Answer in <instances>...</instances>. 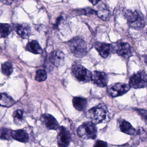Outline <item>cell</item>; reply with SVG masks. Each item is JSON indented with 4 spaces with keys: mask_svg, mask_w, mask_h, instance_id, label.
Masks as SVG:
<instances>
[{
    "mask_svg": "<svg viewBox=\"0 0 147 147\" xmlns=\"http://www.w3.org/2000/svg\"><path fill=\"white\" fill-rule=\"evenodd\" d=\"M124 15L131 28L141 30L145 26L144 17L139 11L128 9L124 11Z\"/></svg>",
    "mask_w": 147,
    "mask_h": 147,
    "instance_id": "obj_1",
    "label": "cell"
},
{
    "mask_svg": "<svg viewBox=\"0 0 147 147\" xmlns=\"http://www.w3.org/2000/svg\"><path fill=\"white\" fill-rule=\"evenodd\" d=\"M68 45L70 51L76 57L82 58L86 55V44L82 38H74L69 41Z\"/></svg>",
    "mask_w": 147,
    "mask_h": 147,
    "instance_id": "obj_2",
    "label": "cell"
},
{
    "mask_svg": "<svg viewBox=\"0 0 147 147\" xmlns=\"http://www.w3.org/2000/svg\"><path fill=\"white\" fill-rule=\"evenodd\" d=\"M107 110L104 105H100L91 108L86 113V117L94 123H99L103 122L106 117Z\"/></svg>",
    "mask_w": 147,
    "mask_h": 147,
    "instance_id": "obj_3",
    "label": "cell"
},
{
    "mask_svg": "<svg viewBox=\"0 0 147 147\" xmlns=\"http://www.w3.org/2000/svg\"><path fill=\"white\" fill-rule=\"evenodd\" d=\"M78 136L85 139H94L97 136V129L92 122H85L78 128Z\"/></svg>",
    "mask_w": 147,
    "mask_h": 147,
    "instance_id": "obj_4",
    "label": "cell"
},
{
    "mask_svg": "<svg viewBox=\"0 0 147 147\" xmlns=\"http://www.w3.org/2000/svg\"><path fill=\"white\" fill-rule=\"evenodd\" d=\"M72 74L80 82H89L92 80V73L80 64H75L72 67Z\"/></svg>",
    "mask_w": 147,
    "mask_h": 147,
    "instance_id": "obj_5",
    "label": "cell"
},
{
    "mask_svg": "<svg viewBox=\"0 0 147 147\" xmlns=\"http://www.w3.org/2000/svg\"><path fill=\"white\" fill-rule=\"evenodd\" d=\"M129 85L131 88H140L147 86V74L144 71H140L130 78Z\"/></svg>",
    "mask_w": 147,
    "mask_h": 147,
    "instance_id": "obj_6",
    "label": "cell"
},
{
    "mask_svg": "<svg viewBox=\"0 0 147 147\" xmlns=\"http://www.w3.org/2000/svg\"><path fill=\"white\" fill-rule=\"evenodd\" d=\"M130 88L128 84L118 82L110 85L107 88V92L112 97H118L126 93Z\"/></svg>",
    "mask_w": 147,
    "mask_h": 147,
    "instance_id": "obj_7",
    "label": "cell"
},
{
    "mask_svg": "<svg viewBox=\"0 0 147 147\" xmlns=\"http://www.w3.org/2000/svg\"><path fill=\"white\" fill-rule=\"evenodd\" d=\"M113 51L123 58H128L132 55V49L128 43L117 42L113 45Z\"/></svg>",
    "mask_w": 147,
    "mask_h": 147,
    "instance_id": "obj_8",
    "label": "cell"
},
{
    "mask_svg": "<svg viewBox=\"0 0 147 147\" xmlns=\"http://www.w3.org/2000/svg\"><path fill=\"white\" fill-rule=\"evenodd\" d=\"M57 137V143L60 147H67L71 140V135L68 130L63 126L59 127Z\"/></svg>",
    "mask_w": 147,
    "mask_h": 147,
    "instance_id": "obj_9",
    "label": "cell"
},
{
    "mask_svg": "<svg viewBox=\"0 0 147 147\" xmlns=\"http://www.w3.org/2000/svg\"><path fill=\"white\" fill-rule=\"evenodd\" d=\"M94 47L103 58H107L113 51V45L105 43L97 42Z\"/></svg>",
    "mask_w": 147,
    "mask_h": 147,
    "instance_id": "obj_10",
    "label": "cell"
},
{
    "mask_svg": "<svg viewBox=\"0 0 147 147\" xmlns=\"http://www.w3.org/2000/svg\"><path fill=\"white\" fill-rule=\"evenodd\" d=\"M41 120L45 127L49 130H57L59 129V123L52 115L48 113L41 116Z\"/></svg>",
    "mask_w": 147,
    "mask_h": 147,
    "instance_id": "obj_11",
    "label": "cell"
},
{
    "mask_svg": "<svg viewBox=\"0 0 147 147\" xmlns=\"http://www.w3.org/2000/svg\"><path fill=\"white\" fill-rule=\"evenodd\" d=\"M92 81L98 86L104 87L107 86L108 76L104 72L94 71L92 73Z\"/></svg>",
    "mask_w": 147,
    "mask_h": 147,
    "instance_id": "obj_12",
    "label": "cell"
},
{
    "mask_svg": "<svg viewBox=\"0 0 147 147\" xmlns=\"http://www.w3.org/2000/svg\"><path fill=\"white\" fill-rule=\"evenodd\" d=\"M14 29L17 33L24 39L28 38L31 32L30 26L28 24H17L14 26Z\"/></svg>",
    "mask_w": 147,
    "mask_h": 147,
    "instance_id": "obj_13",
    "label": "cell"
},
{
    "mask_svg": "<svg viewBox=\"0 0 147 147\" xmlns=\"http://www.w3.org/2000/svg\"><path fill=\"white\" fill-rule=\"evenodd\" d=\"M64 59L65 55L64 53L59 50L54 51L49 57L51 63L56 67H59L62 65L64 62Z\"/></svg>",
    "mask_w": 147,
    "mask_h": 147,
    "instance_id": "obj_14",
    "label": "cell"
},
{
    "mask_svg": "<svg viewBox=\"0 0 147 147\" xmlns=\"http://www.w3.org/2000/svg\"><path fill=\"white\" fill-rule=\"evenodd\" d=\"M119 127L122 132L130 135H134L136 134V129L129 122L124 119H119L118 121Z\"/></svg>",
    "mask_w": 147,
    "mask_h": 147,
    "instance_id": "obj_15",
    "label": "cell"
},
{
    "mask_svg": "<svg viewBox=\"0 0 147 147\" xmlns=\"http://www.w3.org/2000/svg\"><path fill=\"white\" fill-rule=\"evenodd\" d=\"M97 15L103 21H108L111 17V12L109 8L105 4L103 3L99 5Z\"/></svg>",
    "mask_w": 147,
    "mask_h": 147,
    "instance_id": "obj_16",
    "label": "cell"
},
{
    "mask_svg": "<svg viewBox=\"0 0 147 147\" xmlns=\"http://www.w3.org/2000/svg\"><path fill=\"white\" fill-rule=\"evenodd\" d=\"M11 136L15 140L22 142H29V136L24 130L18 129L12 131Z\"/></svg>",
    "mask_w": 147,
    "mask_h": 147,
    "instance_id": "obj_17",
    "label": "cell"
},
{
    "mask_svg": "<svg viewBox=\"0 0 147 147\" xmlns=\"http://www.w3.org/2000/svg\"><path fill=\"white\" fill-rule=\"evenodd\" d=\"M72 101L74 107L79 111H84L87 106V100L85 98L80 97H74Z\"/></svg>",
    "mask_w": 147,
    "mask_h": 147,
    "instance_id": "obj_18",
    "label": "cell"
},
{
    "mask_svg": "<svg viewBox=\"0 0 147 147\" xmlns=\"http://www.w3.org/2000/svg\"><path fill=\"white\" fill-rule=\"evenodd\" d=\"M26 50L34 54H40L42 52V47L36 40H32L27 44L26 46Z\"/></svg>",
    "mask_w": 147,
    "mask_h": 147,
    "instance_id": "obj_19",
    "label": "cell"
},
{
    "mask_svg": "<svg viewBox=\"0 0 147 147\" xmlns=\"http://www.w3.org/2000/svg\"><path fill=\"white\" fill-rule=\"evenodd\" d=\"M1 105L5 107H9L14 105V100L8 94L5 93L1 94Z\"/></svg>",
    "mask_w": 147,
    "mask_h": 147,
    "instance_id": "obj_20",
    "label": "cell"
},
{
    "mask_svg": "<svg viewBox=\"0 0 147 147\" xmlns=\"http://www.w3.org/2000/svg\"><path fill=\"white\" fill-rule=\"evenodd\" d=\"M12 28L8 24H1V38L7 37L11 32Z\"/></svg>",
    "mask_w": 147,
    "mask_h": 147,
    "instance_id": "obj_21",
    "label": "cell"
},
{
    "mask_svg": "<svg viewBox=\"0 0 147 147\" xmlns=\"http://www.w3.org/2000/svg\"><path fill=\"white\" fill-rule=\"evenodd\" d=\"M14 123L17 125H20L24 120V112L19 109L15 111L13 114Z\"/></svg>",
    "mask_w": 147,
    "mask_h": 147,
    "instance_id": "obj_22",
    "label": "cell"
},
{
    "mask_svg": "<svg viewBox=\"0 0 147 147\" xmlns=\"http://www.w3.org/2000/svg\"><path fill=\"white\" fill-rule=\"evenodd\" d=\"M2 72L5 75L9 76L11 75L13 71V68L11 63L6 62L2 65Z\"/></svg>",
    "mask_w": 147,
    "mask_h": 147,
    "instance_id": "obj_23",
    "label": "cell"
},
{
    "mask_svg": "<svg viewBox=\"0 0 147 147\" xmlns=\"http://www.w3.org/2000/svg\"><path fill=\"white\" fill-rule=\"evenodd\" d=\"M11 132L10 129L2 128L1 130V138L2 140H10L11 138Z\"/></svg>",
    "mask_w": 147,
    "mask_h": 147,
    "instance_id": "obj_24",
    "label": "cell"
},
{
    "mask_svg": "<svg viewBox=\"0 0 147 147\" xmlns=\"http://www.w3.org/2000/svg\"><path fill=\"white\" fill-rule=\"evenodd\" d=\"M47 78V73L43 69H38L36 73L35 79L39 82L45 81Z\"/></svg>",
    "mask_w": 147,
    "mask_h": 147,
    "instance_id": "obj_25",
    "label": "cell"
},
{
    "mask_svg": "<svg viewBox=\"0 0 147 147\" xmlns=\"http://www.w3.org/2000/svg\"><path fill=\"white\" fill-rule=\"evenodd\" d=\"M82 13L85 15H90L97 14V11L91 9V8H88L86 9H82L81 11Z\"/></svg>",
    "mask_w": 147,
    "mask_h": 147,
    "instance_id": "obj_26",
    "label": "cell"
},
{
    "mask_svg": "<svg viewBox=\"0 0 147 147\" xmlns=\"http://www.w3.org/2000/svg\"><path fill=\"white\" fill-rule=\"evenodd\" d=\"M136 111L139 113L140 116H142L144 119L147 121V110L144 109H136Z\"/></svg>",
    "mask_w": 147,
    "mask_h": 147,
    "instance_id": "obj_27",
    "label": "cell"
},
{
    "mask_svg": "<svg viewBox=\"0 0 147 147\" xmlns=\"http://www.w3.org/2000/svg\"><path fill=\"white\" fill-rule=\"evenodd\" d=\"M93 147H107V144L104 141L98 140L94 144Z\"/></svg>",
    "mask_w": 147,
    "mask_h": 147,
    "instance_id": "obj_28",
    "label": "cell"
},
{
    "mask_svg": "<svg viewBox=\"0 0 147 147\" xmlns=\"http://www.w3.org/2000/svg\"><path fill=\"white\" fill-rule=\"evenodd\" d=\"M138 134L140 137L141 139L142 140H144L146 138V133L145 131L143 129L139 128L137 131V132H136V134Z\"/></svg>",
    "mask_w": 147,
    "mask_h": 147,
    "instance_id": "obj_29",
    "label": "cell"
},
{
    "mask_svg": "<svg viewBox=\"0 0 147 147\" xmlns=\"http://www.w3.org/2000/svg\"><path fill=\"white\" fill-rule=\"evenodd\" d=\"M143 60L146 65H147V54L143 56Z\"/></svg>",
    "mask_w": 147,
    "mask_h": 147,
    "instance_id": "obj_30",
    "label": "cell"
},
{
    "mask_svg": "<svg viewBox=\"0 0 147 147\" xmlns=\"http://www.w3.org/2000/svg\"><path fill=\"white\" fill-rule=\"evenodd\" d=\"M91 2L92 3L93 5H95V4H97V3H98L99 2H100L99 1H91Z\"/></svg>",
    "mask_w": 147,
    "mask_h": 147,
    "instance_id": "obj_31",
    "label": "cell"
}]
</instances>
